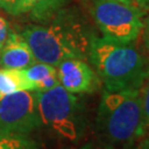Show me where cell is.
I'll return each mask as SVG.
<instances>
[{
  "label": "cell",
  "instance_id": "17",
  "mask_svg": "<svg viewBox=\"0 0 149 149\" xmlns=\"http://www.w3.org/2000/svg\"><path fill=\"white\" fill-rule=\"evenodd\" d=\"M130 1L135 7H137L143 12L145 13L149 12V0H130Z\"/></svg>",
  "mask_w": 149,
  "mask_h": 149
},
{
  "label": "cell",
  "instance_id": "15",
  "mask_svg": "<svg viewBox=\"0 0 149 149\" xmlns=\"http://www.w3.org/2000/svg\"><path fill=\"white\" fill-rule=\"evenodd\" d=\"M143 34V48H144V54L149 61V17L144 19V27L141 30Z\"/></svg>",
  "mask_w": 149,
  "mask_h": 149
},
{
  "label": "cell",
  "instance_id": "1",
  "mask_svg": "<svg viewBox=\"0 0 149 149\" xmlns=\"http://www.w3.org/2000/svg\"><path fill=\"white\" fill-rule=\"evenodd\" d=\"M48 26H28L21 36L37 62L58 66L69 59L88 58L92 37L82 22L61 12Z\"/></svg>",
  "mask_w": 149,
  "mask_h": 149
},
{
  "label": "cell",
  "instance_id": "7",
  "mask_svg": "<svg viewBox=\"0 0 149 149\" xmlns=\"http://www.w3.org/2000/svg\"><path fill=\"white\" fill-rule=\"evenodd\" d=\"M60 84L73 94L93 93L101 87L102 81L95 70L82 59H69L56 66Z\"/></svg>",
  "mask_w": 149,
  "mask_h": 149
},
{
  "label": "cell",
  "instance_id": "21",
  "mask_svg": "<svg viewBox=\"0 0 149 149\" xmlns=\"http://www.w3.org/2000/svg\"><path fill=\"white\" fill-rule=\"evenodd\" d=\"M0 51H1V49H0Z\"/></svg>",
  "mask_w": 149,
  "mask_h": 149
},
{
  "label": "cell",
  "instance_id": "22",
  "mask_svg": "<svg viewBox=\"0 0 149 149\" xmlns=\"http://www.w3.org/2000/svg\"><path fill=\"white\" fill-rule=\"evenodd\" d=\"M147 145H148V144H147ZM148 146H149V145H148Z\"/></svg>",
  "mask_w": 149,
  "mask_h": 149
},
{
  "label": "cell",
  "instance_id": "20",
  "mask_svg": "<svg viewBox=\"0 0 149 149\" xmlns=\"http://www.w3.org/2000/svg\"><path fill=\"white\" fill-rule=\"evenodd\" d=\"M0 98H1V95H0Z\"/></svg>",
  "mask_w": 149,
  "mask_h": 149
},
{
  "label": "cell",
  "instance_id": "3",
  "mask_svg": "<svg viewBox=\"0 0 149 149\" xmlns=\"http://www.w3.org/2000/svg\"><path fill=\"white\" fill-rule=\"evenodd\" d=\"M96 126L108 146L127 148L144 136L138 88L105 90L96 116Z\"/></svg>",
  "mask_w": 149,
  "mask_h": 149
},
{
  "label": "cell",
  "instance_id": "14",
  "mask_svg": "<svg viewBox=\"0 0 149 149\" xmlns=\"http://www.w3.org/2000/svg\"><path fill=\"white\" fill-rule=\"evenodd\" d=\"M21 1L22 0H0V8L12 16H18Z\"/></svg>",
  "mask_w": 149,
  "mask_h": 149
},
{
  "label": "cell",
  "instance_id": "13",
  "mask_svg": "<svg viewBox=\"0 0 149 149\" xmlns=\"http://www.w3.org/2000/svg\"><path fill=\"white\" fill-rule=\"evenodd\" d=\"M0 149H37L34 143L26 136H0Z\"/></svg>",
  "mask_w": 149,
  "mask_h": 149
},
{
  "label": "cell",
  "instance_id": "6",
  "mask_svg": "<svg viewBox=\"0 0 149 149\" xmlns=\"http://www.w3.org/2000/svg\"><path fill=\"white\" fill-rule=\"evenodd\" d=\"M41 126L36 92L18 91L0 98V136H27Z\"/></svg>",
  "mask_w": 149,
  "mask_h": 149
},
{
  "label": "cell",
  "instance_id": "2",
  "mask_svg": "<svg viewBox=\"0 0 149 149\" xmlns=\"http://www.w3.org/2000/svg\"><path fill=\"white\" fill-rule=\"evenodd\" d=\"M88 59L107 91L136 90L149 69V61L132 43L92 37Z\"/></svg>",
  "mask_w": 149,
  "mask_h": 149
},
{
  "label": "cell",
  "instance_id": "5",
  "mask_svg": "<svg viewBox=\"0 0 149 149\" xmlns=\"http://www.w3.org/2000/svg\"><path fill=\"white\" fill-rule=\"evenodd\" d=\"M90 12L103 37L133 43L141 33L145 12L120 0H92Z\"/></svg>",
  "mask_w": 149,
  "mask_h": 149
},
{
  "label": "cell",
  "instance_id": "12",
  "mask_svg": "<svg viewBox=\"0 0 149 149\" xmlns=\"http://www.w3.org/2000/svg\"><path fill=\"white\" fill-rule=\"evenodd\" d=\"M138 93L143 114V124L145 132L147 133L149 130V69L147 70L144 79L139 85Z\"/></svg>",
  "mask_w": 149,
  "mask_h": 149
},
{
  "label": "cell",
  "instance_id": "18",
  "mask_svg": "<svg viewBox=\"0 0 149 149\" xmlns=\"http://www.w3.org/2000/svg\"><path fill=\"white\" fill-rule=\"evenodd\" d=\"M79 149H102V148H100V147L95 146L94 144H87V145L82 146V147H81V148H79Z\"/></svg>",
  "mask_w": 149,
  "mask_h": 149
},
{
  "label": "cell",
  "instance_id": "9",
  "mask_svg": "<svg viewBox=\"0 0 149 149\" xmlns=\"http://www.w3.org/2000/svg\"><path fill=\"white\" fill-rule=\"evenodd\" d=\"M31 92H44L59 85L56 68L42 62H34L23 69Z\"/></svg>",
  "mask_w": 149,
  "mask_h": 149
},
{
  "label": "cell",
  "instance_id": "19",
  "mask_svg": "<svg viewBox=\"0 0 149 149\" xmlns=\"http://www.w3.org/2000/svg\"><path fill=\"white\" fill-rule=\"evenodd\" d=\"M120 1H123V2H126V3H129V5H133V2H132L130 0H120Z\"/></svg>",
  "mask_w": 149,
  "mask_h": 149
},
{
  "label": "cell",
  "instance_id": "4",
  "mask_svg": "<svg viewBox=\"0 0 149 149\" xmlns=\"http://www.w3.org/2000/svg\"><path fill=\"white\" fill-rule=\"evenodd\" d=\"M36 94L42 126L70 141L81 139L86 123L79 98L61 84Z\"/></svg>",
  "mask_w": 149,
  "mask_h": 149
},
{
  "label": "cell",
  "instance_id": "8",
  "mask_svg": "<svg viewBox=\"0 0 149 149\" xmlns=\"http://www.w3.org/2000/svg\"><path fill=\"white\" fill-rule=\"evenodd\" d=\"M37 62L21 34L11 30L0 51V66L6 69L23 70Z\"/></svg>",
  "mask_w": 149,
  "mask_h": 149
},
{
  "label": "cell",
  "instance_id": "16",
  "mask_svg": "<svg viewBox=\"0 0 149 149\" xmlns=\"http://www.w3.org/2000/svg\"><path fill=\"white\" fill-rule=\"evenodd\" d=\"M11 29L9 27V23L7 22L3 17L0 15V49L3 47V44L6 43L7 39L9 37Z\"/></svg>",
  "mask_w": 149,
  "mask_h": 149
},
{
  "label": "cell",
  "instance_id": "10",
  "mask_svg": "<svg viewBox=\"0 0 149 149\" xmlns=\"http://www.w3.org/2000/svg\"><path fill=\"white\" fill-rule=\"evenodd\" d=\"M68 0H22L19 15L29 13L33 20L47 21L54 17Z\"/></svg>",
  "mask_w": 149,
  "mask_h": 149
},
{
  "label": "cell",
  "instance_id": "11",
  "mask_svg": "<svg viewBox=\"0 0 149 149\" xmlns=\"http://www.w3.org/2000/svg\"><path fill=\"white\" fill-rule=\"evenodd\" d=\"M18 91H30L23 70L0 69V95L1 97Z\"/></svg>",
  "mask_w": 149,
  "mask_h": 149
}]
</instances>
